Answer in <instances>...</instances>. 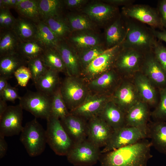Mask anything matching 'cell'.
<instances>
[{
	"mask_svg": "<svg viewBox=\"0 0 166 166\" xmlns=\"http://www.w3.org/2000/svg\"><path fill=\"white\" fill-rule=\"evenodd\" d=\"M88 120V140L99 148L104 147L109 141L114 130L98 116Z\"/></svg>",
	"mask_w": 166,
	"mask_h": 166,
	"instance_id": "obj_16",
	"label": "cell"
},
{
	"mask_svg": "<svg viewBox=\"0 0 166 166\" xmlns=\"http://www.w3.org/2000/svg\"><path fill=\"white\" fill-rule=\"evenodd\" d=\"M65 131L73 144L81 142L87 137L88 122L81 117L70 113L60 120Z\"/></svg>",
	"mask_w": 166,
	"mask_h": 166,
	"instance_id": "obj_21",
	"label": "cell"
},
{
	"mask_svg": "<svg viewBox=\"0 0 166 166\" xmlns=\"http://www.w3.org/2000/svg\"><path fill=\"white\" fill-rule=\"evenodd\" d=\"M106 48L103 45H99L77 52L82 71L93 60L103 53Z\"/></svg>",
	"mask_w": 166,
	"mask_h": 166,
	"instance_id": "obj_39",
	"label": "cell"
},
{
	"mask_svg": "<svg viewBox=\"0 0 166 166\" xmlns=\"http://www.w3.org/2000/svg\"><path fill=\"white\" fill-rule=\"evenodd\" d=\"M16 20V18L12 15L9 10H6L5 17L3 28L2 30L12 29Z\"/></svg>",
	"mask_w": 166,
	"mask_h": 166,
	"instance_id": "obj_47",
	"label": "cell"
},
{
	"mask_svg": "<svg viewBox=\"0 0 166 166\" xmlns=\"http://www.w3.org/2000/svg\"><path fill=\"white\" fill-rule=\"evenodd\" d=\"M152 52L157 60L166 73V47L161 41L157 40Z\"/></svg>",
	"mask_w": 166,
	"mask_h": 166,
	"instance_id": "obj_42",
	"label": "cell"
},
{
	"mask_svg": "<svg viewBox=\"0 0 166 166\" xmlns=\"http://www.w3.org/2000/svg\"><path fill=\"white\" fill-rule=\"evenodd\" d=\"M65 18L72 32L83 30L94 31L97 26L96 24L83 13H69Z\"/></svg>",
	"mask_w": 166,
	"mask_h": 166,
	"instance_id": "obj_31",
	"label": "cell"
},
{
	"mask_svg": "<svg viewBox=\"0 0 166 166\" xmlns=\"http://www.w3.org/2000/svg\"><path fill=\"white\" fill-rule=\"evenodd\" d=\"M60 87L69 111L82 103L90 92L87 85L79 77L67 76L61 83Z\"/></svg>",
	"mask_w": 166,
	"mask_h": 166,
	"instance_id": "obj_5",
	"label": "cell"
},
{
	"mask_svg": "<svg viewBox=\"0 0 166 166\" xmlns=\"http://www.w3.org/2000/svg\"><path fill=\"white\" fill-rule=\"evenodd\" d=\"M87 0H62L64 6L70 9H78L83 8L87 4Z\"/></svg>",
	"mask_w": 166,
	"mask_h": 166,
	"instance_id": "obj_45",
	"label": "cell"
},
{
	"mask_svg": "<svg viewBox=\"0 0 166 166\" xmlns=\"http://www.w3.org/2000/svg\"><path fill=\"white\" fill-rule=\"evenodd\" d=\"M55 48L64 63L67 76L79 77L82 69L76 50L66 40L60 41Z\"/></svg>",
	"mask_w": 166,
	"mask_h": 166,
	"instance_id": "obj_22",
	"label": "cell"
},
{
	"mask_svg": "<svg viewBox=\"0 0 166 166\" xmlns=\"http://www.w3.org/2000/svg\"><path fill=\"white\" fill-rule=\"evenodd\" d=\"M59 73L48 69L34 84L37 91L51 97L60 86Z\"/></svg>",
	"mask_w": 166,
	"mask_h": 166,
	"instance_id": "obj_27",
	"label": "cell"
},
{
	"mask_svg": "<svg viewBox=\"0 0 166 166\" xmlns=\"http://www.w3.org/2000/svg\"><path fill=\"white\" fill-rule=\"evenodd\" d=\"M102 1L117 7L119 6L123 7L128 6L133 4L135 2L132 0H105Z\"/></svg>",
	"mask_w": 166,
	"mask_h": 166,
	"instance_id": "obj_48",
	"label": "cell"
},
{
	"mask_svg": "<svg viewBox=\"0 0 166 166\" xmlns=\"http://www.w3.org/2000/svg\"><path fill=\"white\" fill-rule=\"evenodd\" d=\"M126 34V29L123 18L120 14L107 26L105 38L106 49L113 47L121 44Z\"/></svg>",
	"mask_w": 166,
	"mask_h": 166,
	"instance_id": "obj_23",
	"label": "cell"
},
{
	"mask_svg": "<svg viewBox=\"0 0 166 166\" xmlns=\"http://www.w3.org/2000/svg\"><path fill=\"white\" fill-rule=\"evenodd\" d=\"M152 146L151 142L144 139L104 153L100 158L101 166H147L152 156Z\"/></svg>",
	"mask_w": 166,
	"mask_h": 166,
	"instance_id": "obj_1",
	"label": "cell"
},
{
	"mask_svg": "<svg viewBox=\"0 0 166 166\" xmlns=\"http://www.w3.org/2000/svg\"><path fill=\"white\" fill-rule=\"evenodd\" d=\"M19 104L36 118L47 120L51 116V97L38 91H28L21 97Z\"/></svg>",
	"mask_w": 166,
	"mask_h": 166,
	"instance_id": "obj_8",
	"label": "cell"
},
{
	"mask_svg": "<svg viewBox=\"0 0 166 166\" xmlns=\"http://www.w3.org/2000/svg\"><path fill=\"white\" fill-rule=\"evenodd\" d=\"M23 110L19 104L8 106L0 118V136H11L21 133L23 127Z\"/></svg>",
	"mask_w": 166,
	"mask_h": 166,
	"instance_id": "obj_15",
	"label": "cell"
},
{
	"mask_svg": "<svg viewBox=\"0 0 166 166\" xmlns=\"http://www.w3.org/2000/svg\"><path fill=\"white\" fill-rule=\"evenodd\" d=\"M121 15L132 19L159 30L164 28L162 24L156 8L144 4H132L123 7Z\"/></svg>",
	"mask_w": 166,
	"mask_h": 166,
	"instance_id": "obj_9",
	"label": "cell"
},
{
	"mask_svg": "<svg viewBox=\"0 0 166 166\" xmlns=\"http://www.w3.org/2000/svg\"><path fill=\"white\" fill-rule=\"evenodd\" d=\"M151 30L156 39L160 41L166 43V30H160L151 28Z\"/></svg>",
	"mask_w": 166,
	"mask_h": 166,
	"instance_id": "obj_49",
	"label": "cell"
},
{
	"mask_svg": "<svg viewBox=\"0 0 166 166\" xmlns=\"http://www.w3.org/2000/svg\"><path fill=\"white\" fill-rule=\"evenodd\" d=\"M111 100L126 114L142 101L132 78H123L111 95Z\"/></svg>",
	"mask_w": 166,
	"mask_h": 166,
	"instance_id": "obj_11",
	"label": "cell"
},
{
	"mask_svg": "<svg viewBox=\"0 0 166 166\" xmlns=\"http://www.w3.org/2000/svg\"><path fill=\"white\" fill-rule=\"evenodd\" d=\"M122 48L121 43L113 47L106 49L83 69L81 74H83L85 78L90 81L113 69L117 58Z\"/></svg>",
	"mask_w": 166,
	"mask_h": 166,
	"instance_id": "obj_10",
	"label": "cell"
},
{
	"mask_svg": "<svg viewBox=\"0 0 166 166\" xmlns=\"http://www.w3.org/2000/svg\"><path fill=\"white\" fill-rule=\"evenodd\" d=\"M45 48L39 42L35 39L21 42L17 52L27 61L31 59L41 56Z\"/></svg>",
	"mask_w": 166,
	"mask_h": 166,
	"instance_id": "obj_35",
	"label": "cell"
},
{
	"mask_svg": "<svg viewBox=\"0 0 166 166\" xmlns=\"http://www.w3.org/2000/svg\"><path fill=\"white\" fill-rule=\"evenodd\" d=\"M147 138L138 128L124 126L114 130L106 145L101 150V154L136 143Z\"/></svg>",
	"mask_w": 166,
	"mask_h": 166,
	"instance_id": "obj_12",
	"label": "cell"
},
{
	"mask_svg": "<svg viewBox=\"0 0 166 166\" xmlns=\"http://www.w3.org/2000/svg\"><path fill=\"white\" fill-rule=\"evenodd\" d=\"M21 42H26L35 39L37 32L36 23L19 16L16 18L12 29Z\"/></svg>",
	"mask_w": 166,
	"mask_h": 166,
	"instance_id": "obj_29",
	"label": "cell"
},
{
	"mask_svg": "<svg viewBox=\"0 0 166 166\" xmlns=\"http://www.w3.org/2000/svg\"><path fill=\"white\" fill-rule=\"evenodd\" d=\"M82 12L96 24L108 25L120 14L118 7L102 2H93L87 4Z\"/></svg>",
	"mask_w": 166,
	"mask_h": 166,
	"instance_id": "obj_14",
	"label": "cell"
},
{
	"mask_svg": "<svg viewBox=\"0 0 166 166\" xmlns=\"http://www.w3.org/2000/svg\"><path fill=\"white\" fill-rule=\"evenodd\" d=\"M6 102L2 98H0V118L2 117L8 106Z\"/></svg>",
	"mask_w": 166,
	"mask_h": 166,
	"instance_id": "obj_52",
	"label": "cell"
},
{
	"mask_svg": "<svg viewBox=\"0 0 166 166\" xmlns=\"http://www.w3.org/2000/svg\"><path fill=\"white\" fill-rule=\"evenodd\" d=\"M114 130L125 126L126 113L111 99L98 116Z\"/></svg>",
	"mask_w": 166,
	"mask_h": 166,
	"instance_id": "obj_25",
	"label": "cell"
},
{
	"mask_svg": "<svg viewBox=\"0 0 166 166\" xmlns=\"http://www.w3.org/2000/svg\"><path fill=\"white\" fill-rule=\"evenodd\" d=\"M20 42L12 29L0 30V57L17 52Z\"/></svg>",
	"mask_w": 166,
	"mask_h": 166,
	"instance_id": "obj_30",
	"label": "cell"
},
{
	"mask_svg": "<svg viewBox=\"0 0 166 166\" xmlns=\"http://www.w3.org/2000/svg\"><path fill=\"white\" fill-rule=\"evenodd\" d=\"M100 148L87 139L74 144L67 155L68 161L75 166H92L100 160Z\"/></svg>",
	"mask_w": 166,
	"mask_h": 166,
	"instance_id": "obj_7",
	"label": "cell"
},
{
	"mask_svg": "<svg viewBox=\"0 0 166 166\" xmlns=\"http://www.w3.org/2000/svg\"><path fill=\"white\" fill-rule=\"evenodd\" d=\"M7 78L0 76V95H1L5 89L6 88L8 83Z\"/></svg>",
	"mask_w": 166,
	"mask_h": 166,
	"instance_id": "obj_51",
	"label": "cell"
},
{
	"mask_svg": "<svg viewBox=\"0 0 166 166\" xmlns=\"http://www.w3.org/2000/svg\"><path fill=\"white\" fill-rule=\"evenodd\" d=\"M46 120L47 143L56 154L66 156L74 144L73 141L59 119L51 116Z\"/></svg>",
	"mask_w": 166,
	"mask_h": 166,
	"instance_id": "obj_4",
	"label": "cell"
},
{
	"mask_svg": "<svg viewBox=\"0 0 166 166\" xmlns=\"http://www.w3.org/2000/svg\"><path fill=\"white\" fill-rule=\"evenodd\" d=\"M27 61L18 52L0 57V76L9 79L20 67Z\"/></svg>",
	"mask_w": 166,
	"mask_h": 166,
	"instance_id": "obj_28",
	"label": "cell"
},
{
	"mask_svg": "<svg viewBox=\"0 0 166 166\" xmlns=\"http://www.w3.org/2000/svg\"><path fill=\"white\" fill-rule=\"evenodd\" d=\"M156 9L162 26L166 30V0L159 1Z\"/></svg>",
	"mask_w": 166,
	"mask_h": 166,
	"instance_id": "obj_46",
	"label": "cell"
},
{
	"mask_svg": "<svg viewBox=\"0 0 166 166\" xmlns=\"http://www.w3.org/2000/svg\"><path fill=\"white\" fill-rule=\"evenodd\" d=\"M42 57L48 69L66 74L64 63L55 48L45 49Z\"/></svg>",
	"mask_w": 166,
	"mask_h": 166,
	"instance_id": "obj_36",
	"label": "cell"
},
{
	"mask_svg": "<svg viewBox=\"0 0 166 166\" xmlns=\"http://www.w3.org/2000/svg\"><path fill=\"white\" fill-rule=\"evenodd\" d=\"M42 20L49 18L61 16L64 6L62 0H38Z\"/></svg>",
	"mask_w": 166,
	"mask_h": 166,
	"instance_id": "obj_37",
	"label": "cell"
},
{
	"mask_svg": "<svg viewBox=\"0 0 166 166\" xmlns=\"http://www.w3.org/2000/svg\"><path fill=\"white\" fill-rule=\"evenodd\" d=\"M66 41L77 52L102 44L99 36L93 30L72 32Z\"/></svg>",
	"mask_w": 166,
	"mask_h": 166,
	"instance_id": "obj_24",
	"label": "cell"
},
{
	"mask_svg": "<svg viewBox=\"0 0 166 166\" xmlns=\"http://www.w3.org/2000/svg\"><path fill=\"white\" fill-rule=\"evenodd\" d=\"M21 97L16 88L12 87L9 83L0 95V98L6 101L14 102L17 99L19 100Z\"/></svg>",
	"mask_w": 166,
	"mask_h": 166,
	"instance_id": "obj_44",
	"label": "cell"
},
{
	"mask_svg": "<svg viewBox=\"0 0 166 166\" xmlns=\"http://www.w3.org/2000/svg\"><path fill=\"white\" fill-rule=\"evenodd\" d=\"M6 10H0V30L2 29L5 17Z\"/></svg>",
	"mask_w": 166,
	"mask_h": 166,
	"instance_id": "obj_53",
	"label": "cell"
},
{
	"mask_svg": "<svg viewBox=\"0 0 166 166\" xmlns=\"http://www.w3.org/2000/svg\"><path fill=\"white\" fill-rule=\"evenodd\" d=\"M147 137L152 146L166 155V121H154L148 124Z\"/></svg>",
	"mask_w": 166,
	"mask_h": 166,
	"instance_id": "obj_26",
	"label": "cell"
},
{
	"mask_svg": "<svg viewBox=\"0 0 166 166\" xmlns=\"http://www.w3.org/2000/svg\"><path fill=\"white\" fill-rule=\"evenodd\" d=\"M90 93L82 103L69 111L70 114L88 120L98 116L111 99V95Z\"/></svg>",
	"mask_w": 166,
	"mask_h": 166,
	"instance_id": "obj_13",
	"label": "cell"
},
{
	"mask_svg": "<svg viewBox=\"0 0 166 166\" xmlns=\"http://www.w3.org/2000/svg\"><path fill=\"white\" fill-rule=\"evenodd\" d=\"M123 17L126 34L122 47L133 49L144 54L152 51L157 39L150 27L136 20Z\"/></svg>",
	"mask_w": 166,
	"mask_h": 166,
	"instance_id": "obj_2",
	"label": "cell"
},
{
	"mask_svg": "<svg viewBox=\"0 0 166 166\" xmlns=\"http://www.w3.org/2000/svg\"><path fill=\"white\" fill-rule=\"evenodd\" d=\"M122 78L113 68L90 81L87 85L91 93L111 95Z\"/></svg>",
	"mask_w": 166,
	"mask_h": 166,
	"instance_id": "obj_17",
	"label": "cell"
},
{
	"mask_svg": "<svg viewBox=\"0 0 166 166\" xmlns=\"http://www.w3.org/2000/svg\"><path fill=\"white\" fill-rule=\"evenodd\" d=\"M51 97V116L61 120L70 114L69 111L61 95L60 87Z\"/></svg>",
	"mask_w": 166,
	"mask_h": 166,
	"instance_id": "obj_38",
	"label": "cell"
},
{
	"mask_svg": "<svg viewBox=\"0 0 166 166\" xmlns=\"http://www.w3.org/2000/svg\"><path fill=\"white\" fill-rule=\"evenodd\" d=\"M140 71L158 89L166 87V73L157 60L152 51L145 54Z\"/></svg>",
	"mask_w": 166,
	"mask_h": 166,
	"instance_id": "obj_18",
	"label": "cell"
},
{
	"mask_svg": "<svg viewBox=\"0 0 166 166\" xmlns=\"http://www.w3.org/2000/svg\"><path fill=\"white\" fill-rule=\"evenodd\" d=\"M15 9L20 16L35 23L42 20L38 0H23Z\"/></svg>",
	"mask_w": 166,
	"mask_h": 166,
	"instance_id": "obj_34",
	"label": "cell"
},
{
	"mask_svg": "<svg viewBox=\"0 0 166 166\" xmlns=\"http://www.w3.org/2000/svg\"><path fill=\"white\" fill-rule=\"evenodd\" d=\"M145 55L136 49L122 47L113 68L123 78H132L136 73L140 71Z\"/></svg>",
	"mask_w": 166,
	"mask_h": 166,
	"instance_id": "obj_6",
	"label": "cell"
},
{
	"mask_svg": "<svg viewBox=\"0 0 166 166\" xmlns=\"http://www.w3.org/2000/svg\"><path fill=\"white\" fill-rule=\"evenodd\" d=\"M158 90L159 101L151 115L154 121H166V87Z\"/></svg>",
	"mask_w": 166,
	"mask_h": 166,
	"instance_id": "obj_41",
	"label": "cell"
},
{
	"mask_svg": "<svg viewBox=\"0 0 166 166\" xmlns=\"http://www.w3.org/2000/svg\"><path fill=\"white\" fill-rule=\"evenodd\" d=\"M27 64L31 74V79L34 84L48 69L42 56L29 60Z\"/></svg>",
	"mask_w": 166,
	"mask_h": 166,
	"instance_id": "obj_40",
	"label": "cell"
},
{
	"mask_svg": "<svg viewBox=\"0 0 166 166\" xmlns=\"http://www.w3.org/2000/svg\"><path fill=\"white\" fill-rule=\"evenodd\" d=\"M149 106L140 101L131 108L126 114L125 126L135 127L147 137Z\"/></svg>",
	"mask_w": 166,
	"mask_h": 166,
	"instance_id": "obj_20",
	"label": "cell"
},
{
	"mask_svg": "<svg viewBox=\"0 0 166 166\" xmlns=\"http://www.w3.org/2000/svg\"><path fill=\"white\" fill-rule=\"evenodd\" d=\"M37 32L35 39L45 48H55L60 41L49 28L42 20L36 23Z\"/></svg>",
	"mask_w": 166,
	"mask_h": 166,
	"instance_id": "obj_32",
	"label": "cell"
},
{
	"mask_svg": "<svg viewBox=\"0 0 166 166\" xmlns=\"http://www.w3.org/2000/svg\"><path fill=\"white\" fill-rule=\"evenodd\" d=\"M132 79L142 101L149 106L155 107L159 100L158 89L140 71Z\"/></svg>",
	"mask_w": 166,
	"mask_h": 166,
	"instance_id": "obj_19",
	"label": "cell"
},
{
	"mask_svg": "<svg viewBox=\"0 0 166 166\" xmlns=\"http://www.w3.org/2000/svg\"><path fill=\"white\" fill-rule=\"evenodd\" d=\"M42 20L49 28L60 41L66 40L72 33L65 18L62 16L49 17Z\"/></svg>",
	"mask_w": 166,
	"mask_h": 166,
	"instance_id": "obj_33",
	"label": "cell"
},
{
	"mask_svg": "<svg viewBox=\"0 0 166 166\" xmlns=\"http://www.w3.org/2000/svg\"><path fill=\"white\" fill-rule=\"evenodd\" d=\"M18 84L21 86H26L29 80L32 78L31 73L28 67L23 65L19 68L14 73Z\"/></svg>",
	"mask_w": 166,
	"mask_h": 166,
	"instance_id": "obj_43",
	"label": "cell"
},
{
	"mask_svg": "<svg viewBox=\"0 0 166 166\" xmlns=\"http://www.w3.org/2000/svg\"><path fill=\"white\" fill-rule=\"evenodd\" d=\"M8 149V144L5 137L0 136V158H2L6 155Z\"/></svg>",
	"mask_w": 166,
	"mask_h": 166,
	"instance_id": "obj_50",
	"label": "cell"
},
{
	"mask_svg": "<svg viewBox=\"0 0 166 166\" xmlns=\"http://www.w3.org/2000/svg\"><path fill=\"white\" fill-rule=\"evenodd\" d=\"M20 140L30 156H37L43 152L45 148V130L35 118L23 127Z\"/></svg>",
	"mask_w": 166,
	"mask_h": 166,
	"instance_id": "obj_3",
	"label": "cell"
}]
</instances>
